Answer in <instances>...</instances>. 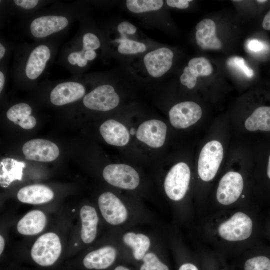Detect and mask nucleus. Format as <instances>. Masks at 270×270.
<instances>
[{
	"label": "nucleus",
	"mask_w": 270,
	"mask_h": 270,
	"mask_svg": "<svg viewBox=\"0 0 270 270\" xmlns=\"http://www.w3.org/2000/svg\"><path fill=\"white\" fill-rule=\"evenodd\" d=\"M14 4L18 6L25 9H30L34 8L38 3V0H15Z\"/></svg>",
	"instance_id": "35"
},
{
	"label": "nucleus",
	"mask_w": 270,
	"mask_h": 270,
	"mask_svg": "<svg viewBox=\"0 0 270 270\" xmlns=\"http://www.w3.org/2000/svg\"><path fill=\"white\" fill-rule=\"evenodd\" d=\"M253 221L246 214L242 212L234 213L218 226L216 232L222 240L236 242L246 240L252 235Z\"/></svg>",
	"instance_id": "1"
},
{
	"label": "nucleus",
	"mask_w": 270,
	"mask_h": 270,
	"mask_svg": "<svg viewBox=\"0 0 270 270\" xmlns=\"http://www.w3.org/2000/svg\"><path fill=\"white\" fill-rule=\"evenodd\" d=\"M178 270H198L196 266L190 263L182 264Z\"/></svg>",
	"instance_id": "40"
},
{
	"label": "nucleus",
	"mask_w": 270,
	"mask_h": 270,
	"mask_svg": "<svg viewBox=\"0 0 270 270\" xmlns=\"http://www.w3.org/2000/svg\"><path fill=\"white\" fill-rule=\"evenodd\" d=\"M4 80H5V77H4V74L2 71H0V92L2 91V90L3 88L4 84Z\"/></svg>",
	"instance_id": "42"
},
{
	"label": "nucleus",
	"mask_w": 270,
	"mask_h": 270,
	"mask_svg": "<svg viewBox=\"0 0 270 270\" xmlns=\"http://www.w3.org/2000/svg\"><path fill=\"white\" fill-rule=\"evenodd\" d=\"M244 188L242 175L236 172H228L220 179L216 193L218 202L228 206L236 202L240 198Z\"/></svg>",
	"instance_id": "7"
},
{
	"label": "nucleus",
	"mask_w": 270,
	"mask_h": 270,
	"mask_svg": "<svg viewBox=\"0 0 270 270\" xmlns=\"http://www.w3.org/2000/svg\"><path fill=\"white\" fill-rule=\"evenodd\" d=\"M46 218L44 214L39 210L28 212L18 222L17 230L24 235H34L44 228Z\"/></svg>",
	"instance_id": "21"
},
{
	"label": "nucleus",
	"mask_w": 270,
	"mask_h": 270,
	"mask_svg": "<svg viewBox=\"0 0 270 270\" xmlns=\"http://www.w3.org/2000/svg\"><path fill=\"white\" fill-rule=\"evenodd\" d=\"M190 178L188 165L182 162L174 166L168 172L164 182L168 196L174 201L182 200L188 190Z\"/></svg>",
	"instance_id": "4"
},
{
	"label": "nucleus",
	"mask_w": 270,
	"mask_h": 270,
	"mask_svg": "<svg viewBox=\"0 0 270 270\" xmlns=\"http://www.w3.org/2000/svg\"><path fill=\"white\" fill-rule=\"evenodd\" d=\"M115 41L120 44L118 47V51L122 54H136L143 52L146 50L144 44L127 38H118Z\"/></svg>",
	"instance_id": "28"
},
{
	"label": "nucleus",
	"mask_w": 270,
	"mask_h": 270,
	"mask_svg": "<svg viewBox=\"0 0 270 270\" xmlns=\"http://www.w3.org/2000/svg\"><path fill=\"white\" fill-rule=\"evenodd\" d=\"M80 52L87 60H94L96 56V52L94 50H82Z\"/></svg>",
	"instance_id": "38"
},
{
	"label": "nucleus",
	"mask_w": 270,
	"mask_h": 270,
	"mask_svg": "<svg viewBox=\"0 0 270 270\" xmlns=\"http://www.w3.org/2000/svg\"><path fill=\"white\" fill-rule=\"evenodd\" d=\"M223 148L220 142L212 140L202 149L198 160V171L200 178L208 182L215 176L223 158Z\"/></svg>",
	"instance_id": "3"
},
{
	"label": "nucleus",
	"mask_w": 270,
	"mask_h": 270,
	"mask_svg": "<svg viewBox=\"0 0 270 270\" xmlns=\"http://www.w3.org/2000/svg\"><path fill=\"white\" fill-rule=\"evenodd\" d=\"M104 179L116 187L134 190L138 185V173L132 166L124 164H110L106 166L102 172Z\"/></svg>",
	"instance_id": "5"
},
{
	"label": "nucleus",
	"mask_w": 270,
	"mask_h": 270,
	"mask_svg": "<svg viewBox=\"0 0 270 270\" xmlns=\"http://www.w3.org/2000/svg\"><path fill=\"white\" fill-rule=\"evenodd\" d=\"M244 126L251 132H270V106L256 108L246 120Z\"/></svg>",
	"instance_id": "25"
},
{
	"label": "nucleus",
	"mask_w": 270,
	"mask_h": 270,
	"mask_svg": "<svg viewBox=\"0 0 270 270\" xmlns=\"http://www.w3.org/2000/svg\"><path fill=\"white\" fill-rule=\"evenodd\" d=\"M50 56V50L46 46L42 44L35 48L26 64L25 72L27 77L30 80L38 78L44 70Z\"/></svg>",
	"instance_id": "18"
},
{
	"label": "nucleus",
	"mask_w": 270,
	"mask_h": 270,
	"mask_svg": "<svg viewBox=\"0 0 270 270\" xmlns=\"http://www.w3.org/2000/svg\"><path fill=\"white\" fill-rule=\"evenodd\" d=\"M114 270H130L124 266H117Z\"/></svg>",
	"instance_id": "45"
},
{
	"label": "nucleus",
	"mask_w": 270,
	"mask_h": 270,
	"mask_svg": "<svg viewBox=\"0 0 270 270\" xmlns=\"http://www.w3.org/2000/svg\"><path fill=\"white\" fill-rule=\"evenodd\" d=\"M262 26L264 30H270V10L264 16Z\"/></svg>",
	"instance_id": "39"
},
{
	"label": "nucleus",
	"mask_w": 270,
	"mask_h": 270,
	"mask_svg": "<svg viewBox=\"0 0 270 270\" xmlns=\"http://www.w3.org/2000/svg\"><path fill=\"white\" fill-rule=\"evenodd\" d=\"M68 24L67 18L63 16H42L32 21L30 30L34 36L42 38L62 30L66 27Z\"/></svg>",
	"instance_id": "14"
},
{
	"label": "nucleus",
	"mask_w": 270,
	"mask_h": 270,
	"mask_svg": "<svg viewBox=\"0 0 270 270\" xmlns=\"http://www.w3.org/2000/svg\"><path fill=\"white\" fill-rule=\"evenodd\" d=\"M174 54L166 47H162L146 54L144 62L147 72L154 78H160L165 74L172 64Z\"/></svg>",
	"instance_id": "12"
},
{
	"label": "nucleus",
	"mask_w": 270,
	"mask_h": 270,
	"mask_svg": "<svg viewBox=\"0 0 270 270\" xmlns=\"http://www.w3.org/2000/svg\"><path fill=\"white\" fill-rule=\"evenodd\" d=\"M100 132L104 140L110 145L124 146L130 140V134L126 128L114 120H108L102 123Z\"/></svg>",
	"instance_id": "17"
},
{
	"label": "nucleus",
	"mask_w": 270,
	"mask_h": 270,
	"mask_svg": "<svg viewBox=\"0 0 270 270\" xmlns=\"http://www.w3.org/2000/svg\"><path fill=\"white\" fill-rule=\"evenodd\" d=\"M116 256V249L106 246L88 254L84 258L83 264L88 269H105L112 265Z\"/></svg>",
	"instance_id": "20"
},
{
	"label": "nucleus",
	"mask_w": 270,
	"mask_h": 270,
	"mask_svg": "<svg viewBox=\"0 0 270 270\" xmlns=\"http://www.w3.org/2000/svg\"><path fill=\"white\" fill-rule=\"evenodd\" d=\"M5 242L3 236H0V254H1L3 252Z\"/></svg>",
	"instance_id": "43"
},
{
	"label": "nucleus",
	"mask_w": 270,
	"mask_h": 270,
	"mask_svg": "<svg viewBox=\"0 0 270 270\" xmlns=\"http://www.w3.org/2000/svg\"><path fill=\"white\" fill-rule=\"evenodd\" d=\"M120 102V97L114 87L110 84L97 86L84 98V106L90 110L108 111L116 108Z\"/></svg>",
	"instance_id": "6"
},
{
	"label": "nucleus",
	"mask_w": 270,
	"mask_h": 270,
	"mask_svg": "<svg viewBox=\"0 0 270 270\" xmlns=\"http://www.w3.org/2000/svg\"><path fill=\"white\" fill-rule=\"evenodd\" d=\"M85 94V88L81 84L66 82L56 85L51 91L50 100L56 106L68 104L82 98Z\"/></svg>",
	"instance_id": "13"
},
{
	"label": "nucleus",
	"mask_w": 270,
	"mask_h": 270,
	"mask_svg": "<svg viewBox=\"0 0 270 270\" xmlns=\"http://www.w3.org/2000/svg\"><path fill=\"white\" fill-rule=\"evenodd\" d=\"M142 260L144 264L141 266L140 270H169L168 267L162 262L154 253L146 254Z\"/></svg>",
	"instance_id": "30"
},
{
	"label": "nucleus",
	"mask_w": 270,
	"mask_h": 270,
	"mask_svg": "<svg viewBox=\"0 0 270 270\" xmlns=\"http://www.w3.org/2000/svg\"><path fill=\"white\" fill-rule=\"evenodd\" d=\"M196 40L198 45L202 50H219L222 44L216 36V26L214 20L204 18L196 27Z\"/></svg>",
	"instance_id": "16"
},
{
	"label": "nucleus",
	"mask_w": 270,
	"mask_h": 270,
	"mask_svg": "<svg viewBox=\"0 0 270 270\" xmlns=\"http://www.w3.org/2000/svg\"><path fill=\"white\" fill-rule=\"evenodd\" d=\"M6 52V49L4 46L0 44V59H2L4 56Z\"/></svg>",
	"instance_id": "44"
},
{
	"label": "nucleus",
	"mask_w": 270,
	"mask_h": 270,
	"mask_svg": "<svg viewBox=\"0 0 270 270\" xmlns=\"http://www.w3.org/2000/svg\"><path fill=\"white\" fill-rule=\"evenodd\" d=\"M248 48L251 50L258 52L263 48L262 44L257 40H252L248 44Z\"/></svg>",
	"instance_id": "37"
},
{
	"label": "nucleus",
	"mask_w": 270,
	"mask_h": 270,
	"mask_svg": "<svg viewBox=\"0 0 270 270\" xmlns=\"http://www.w3.org/2000/svg\"><path fill=\"white\" fill-rule=\"evenodd\" d=\"M26 164L12 158H5L0 162V185L7 188L14 180L22 179Z\"/></svg>",
	"instance_id": "22"
},
{
	"label": "nucleus",
	"mask_w": 270,
	"mask_h": 270,
	"mask_svg": "<svg viewBox=\"0 0 270 270\" xmlns=\"http://www.w3.org/2000/svg\"><path fill=\"white\" fill-rule=\"evenodd\" d=\"M244 270H270V258L260 255L248 259L244 265Z\"/></svg>",
	"instance_id": "29"
},
{
	"label": "nucleus",
	"mask_w": 270,
	"mask_h": 270,
	"mask_svg": "<svg viewBox=\"0 0 270 270\" xmlns=\"http://www.w3.org/2000/svg\"><path fill=\"white\" fill-rule=\"evenodd\" d=\"M54 196V192L49 187L40 184L22 188L17 194V198L20 202L34 204L48 202Z\"/></svg>",
	"instance_id": "19"
},
{
	"label": "nucleus",
	"mask_w": 270,
	"mask_h": 270,
	"mask_svg": "<svg viewBox=\"0 0 270 270\" xmlns=\"http://www.w3.org/2000/svg\"><path fill=\"white\" fill-rule=\"evenodd\" d=\"M212 71V66L207 58L202 56L194 58L184 68L180 78V82L188 88L192 89L196 86L198 76H208Z\"/></svg>",
	"instance_id": "15"
},
{
	"label": "nucleus",
	"mask_w": 270,
	"mask_h": 270,
	"mask_svg": "<svg viewBox=\"0 0 270 270\" xmlns=\"http://www.w3.org/2000/svg\"><path fill=\"white\" fill-rule=\"evenodd\" d=\"M162 0H128L126 5L128 10L136 14L156 11L163 6Z\"/></svg>",
	"instance_id": "27"
},
{
	"label": "nucleus",
	"mask_w": 270,
	"mask_h": 270,
	"mask_svg": "<svg viewBox=\"0 0 270 270\" xmlns=\"http://www.w3.org/2000/svg\"><path fill=\"white\" fill-rule=\"evenodd\" d=\"M32 108L27 104L20 102L11 106L6 112L8 118L26 130L32 128L36 125L35 118L30 116Z\"/></svg>",
	"instance_id": "24"
},
{
	"label": "nucleus",
	"mask_w": 270,
	"mask_h": 270,
	"mask_svg": "<svg viewBox=\"0 0 270 270\" xmlns=\"http://www.w3.org/2000/svg\"><path fill=\"white\" fill-rule=\"evenodd\" d=\"M167 128L164 122L150 120L141 124L136 132V138L153 148L161 147L164 144Z\"/></svg>",
	"instance_id": "11"
},
{
	"label": "nucleus",
	"mask_w": 270,
	"mask_h": 270,
	"mask_svg": "<svg viewBox=\"0 0 270 270\" xmlns=\"http://www.w3.org/2000/svg\"><path fill=\"white\" fill-rule=\"evenodd\" d=\"M98 204L102 216L109 224H119L127 218L128 212L125 206L112 193L102 194L98 198Z\"/></svg>",
	"instance_id": "10"
},
{
	"label": "nucleus",
	"mask_w": 270,
	"mask_h": 270,
	"mask_svg": "<svg viewBox=\"0 0 270 270\" xmlns=\"http://www.w3.org/2000/svg\"><path fill=\"white\" fill-rule=\"evenodd\" d=\"M122 240L126 244L132 248L133 256L136 260L143 258L150 246L149 238L142 234L127 232L124 235Z\"/></svg>",
	"instance_id": "26"
},
{
	"label": "nucleus",
	"mask_w": 270,
	"mask_h": 270,
	"mask_svg": "<svg viewBox=\"0 0 270 270\" xmlns=\"http://www.w3.org/2000/svg\"><path fill=\"white\" fill-rule=\"evenodd\" d=\"M192 0H167V4L172 8H176L180 9H185L188 7V2Z\"/></svg>",
	"instance_id": "34"
},
{
	"label": "nucleus",
	"mask_w": 270,
	"mask_h": 270,
	"mask_svg": "<svg viewBox=\"0 0 270 270\" xmlns=\"http://www.w3.org/2000/svg\"><path fill=\"white\" fill-rule=\"evenodd\" d=\"M118 32L122 35V38H126V35L134 34L136 32V28L128 22H122L117 27Z\"/></svg>",
	"instance_id": "33"
},
{
	"label": "nucleus",
	"mask_w": 270,
	"mask_h": 270,
	"mask_svg": "<svg viewBox=\"0 0 270 270\" xmlns=\"http://www.w3.org/2000/svg\"><path fill=\"white\" fill-rule=\"evenodd\" d=\"M81 58H84L80 52H74L69 54L68 56V62L72 65L77 64Z\"/></svg>",
	"instance_id": "36"
},
{
	"label": "nucleus",
	"mask_w": 270,
	"mask_h": 270,
	"mask_svg": "<svg viewBox=\"0 0 270 270\" xmlns=\"http://www.w3.org/2000/svg\"><path fill=\"white\" fill-rule=\"evenodd\" d=\"M22 150L26 160L42 162L55 160L60 153L58 146L54 142L41 138L26 142Z\"/></svg>",
	"instance_id": "9"
},
{
	"label": "nucleus",
	"mask_w": 270,
	"mask_h": 270,
	"mask_svg": "<svg viewBox=\"0 0 270 270\" xmlns=\"http://www.w3.org/2000/svg\"><path fill=\"white\" fill-rule=\"evenodd\" d=\"M202 116L200 106L191 101L178 103L169 111L170 124L177 128H184L193 125Z\"/></svg>",
	"instance_id": "8"
},
{
	"label": "nucleus",
	"mask_w": 270,
	"mask_h": 270,
	"mask_svg": "<svg viewBox=\"0 0 270 270\" xmlns=\"http://www.w3.org/2000/svg\"><path fill=\"white\" fill-rule=\"evenodd\" d=\"M62 245L58 236L48 232L40 236L34 244L30 254L32 260L41 266L53 264L59 258Z\"/></svg>",
	"instance_id": "2"
},
{
	"label": "nucleus",
	"mask_w": 270,
	"mask_h": 270,
	"mask_svg": "<svg viewBox=\"0 0 270 270\" xmlns=\"http://www.w3.org/2000/svg\"><path fill=\"white\" fill-rule=\"evenodd\" d=\"M100 42L96 35L88 32L84 34L82 38V50H95L100 48Z\"/></svg>",
	"instance_id": "32"
},
{
	"label": "nucleus",
	"mask_w": 270,
	"mask_h": 270,
	"mask_svg": "<svg viewBox=\"0 0 270 270\" xmlns=\"http://www.w3.org/2000/svg\"><path fill=\"white\" fill-rule=\"evenodd\" d=\"M266 174L267 178L270 180V152L268 154L266 166Z\"/></svg>",
	"instance_id": "41"
},
{
	"label": "nucleus",
	"mask_w": 270,
	"mask_h": 270,
	"mask_svg": "<svg viewBox=\"0 0 270 270\" xmlns=\"http://www.w3.org/2000/svg\"><path fill=\"white\" fill-rule=\"evenodd\" d=\"M226 64L228 66L238 70L247 78H251L254 74L253 70L246 65L244 60L242 57L232 56L228 58Z\"/></svg>",
	"instance_id": "31"
},
{
	"label": "nucleus",
	"mask_w": 270,
	"mask_h": 270,
	"mask_svg": "<svg viewBox=\"0 0 270 270\" xmlns=\"http://www.w3.org/2000/svg\"><path fill=\"white\" fill-rule=\"evenodd\" d=\"M256 2H259V3H264V2H266V0H256Z\"/></svg>",
	"instance_id": "46"
},
{
	"label": "nucleus",
	"mask_w": 270,
	"mask_h": 270,
	"mask_svg": "<svg viewBox=\"0 0 270 270\" xmlns=\"http://www.w3.org/2000/svg\"><path fill=\"white\" fill-rule=\"evenodd\" d=\"M82 222L81 238L84 242H92L96 238L98 217L96 210L89 206H83L80 210Z\"/></svg>",
	"instance_id": "23"
}]
</instances>
